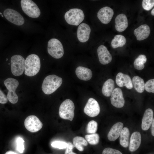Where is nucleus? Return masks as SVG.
Wrapping results in <instances>:
<instances>
[{
	"instance_id": "1",
	"label": "nucleus",
	"mask_w": 154,
	"mask_h": 154,
	"mask_svg": "<svg viewBox=\"0 0 154 154\" xmlns=\"http://www.w3.org/2000/svg\"><path fill=\"white\" fill-rule=\"evenodd\" d=\"M40 68V60L37 54H32L26 58L25 62V74L29 76L35 75Z\"/></svg>"
},
{
	"instance_id": "2",
	"label": "nucleus",
	"mask_w": 154,
	"mask_h": 154,
	"mask_svg": "<svg viewBox=\"0 0 154 154\" xmlns=\"http://www.w3.org/2000/svg\"><path fill=\"white\" fill-rule=\"evenodd\" d=\"M62 79L55 75L48 76L44 79L42 86L43 92L47 95L54 92L62 84Z\"/></svg>"
},
{
	"instance_id": "3",
	"label": "nucleus",
	"mask_w": 154,
	"mask_h": 154,
	"mask_svg": "<svg viewBox=\"0 0 154 154\" xmlns=\"http://www.w3.org/2000/svg\"><path fill=\"white\" fill-rule=\"evenodd\" d=\"M84 15L83 11L78 8H73L67 11L64 18L69 25L78 26L84 20Z\"/></svg>"
},
{
	"instance_id": "4",
	"label": "nucleus",
	"mask_w": 154,
	"mask_h": 154,
	"mask_svg": "<svg viewBox=\"0 0 154 154\" xmlns=\"http://www.w3.org/2000/svg\"><path fill=\"white\" fill-rule=\"evenodd\" d=\"M75 106L74 103L70 100L67 99L60 104L59 113L62 119L72 121L74 117Z\"/></svg>"
},
{
	"instance_id": "5",
	"label": "nucleus",
	"mask_w": 154,
	"mask_h": 154,
	"mask_svg": "<svg viewBox=\"0 0 154 154\" xmlns=\"http://www.w3.org/2000/svg\"><path fill=\"white\" fill-rule=\"evenodd\" d=\"M47 51L50 56L56 59L61 58L64 54V48L62 43L55 38H51L48 41Z\"/></svg>"
},
{
	"instance_id": "6",
	"label": "nucleus",
	"mask_w": 154,
	"mask_h": 154,
	"mask_svg": "<svg viewBox=\"0 0 154 154\" xmlns=\"http://www.w3.org/2000/svg\"><path fill=\"white\" fill-rule=\"evenodd\" d=\"M4 83L8 90L7 96L8 100L12 104H16L18 100L15 90L19 85V82L15 79L10 78L6 79Z\"/></svg>"
},
{
	"instance_id": "7",
	"label": "nucleus",
	"mask_w": 154,
	"mask_h": 154,
	"mask_svg": "<svg viewBox=\"0 0 154 154\" xmlns=\"http://www.w3.org/2000/svg\"><path fill=\"white\" fill-rule=\"evenodd\" d=\"M22 9L29 17L37 18L40 14V11L37 4L31 0H22L21 1Z\"/></svg>"
},
{
	"instance_id": "8",
	"label": "nucleus",
	"mask_w": 154,
	"mask_h": 154,
	"mask_svg": "<svg viewBox=\"0 0 154 154\" xmlns=\"http://www.w3.org/2000/svg\"><path fill=\"white\" fill-rule=\"evenodd\" d=\"M25 58L19 55L12 56L11 59V72L14 76H19L23 73L25 68Z\"/></svg>"
},
{
	"instance_id": "9",
	"label": "nucleus",
	"mask_w": 154,
	"mask_h": 154,
	"mask_svg": "<svg viewBox=\"0 0 154 154\" xmlns=\"http://www.w3.org/2000/svg\"><path fill=\"white\" fill-rule=\"evenodd\" d=\"M3 15L9 21L16 25L21 26L24 23L23 17L14 9L10 8L6 9L3 12Z\"/></svg>"
},
{
	"instance_id": "10",
	"label": "nucleus",
	"mask_w": 154,
	"mask_h": 154,
	"mask_svg": "<svg viewBox=\"0 0 154 154\" xmlns=\"http://www.w3.org/2000/svg\"><path fill=\"white\" fill-rule=\"evenodd\" d=\"M24 125L28 131L34 133L40 130L42 127L43 124L36 116L31 115L28 116L25 119Z\"/></svg>"
},
{
	"instance_id": "11",
	"label": "nucleus",
	"mask_w": 154,
	"mask_h": 154,
	"mask_svg": "<svg viewBox=\"0 0 154 154\" xmlns=\"http://www.w3.org/2000/svg\"><path fill=\"white\" fill-rule=\"evenodd\" d=\"M84 113L89 116L94 117L98 115L100 112L99 105L97 101L92 98H90L84 108Z\"/></svg>"
},
{
	"instance_id": "12",
	"label": "nucleus",
	"mask_w": 154,
	"mask_h": 154,
	"mask_svg": "<svg viewBox=\"0 0 154 154\" xmlns=\"http://www.w3.org/2000/svg\"><path fill=\"white\" fill-rule=\"evenodd\" d=\"M111 96V102L113 106L119 108L124 106L125 101L123 92L120 88H117L114 89Z\"/></svg>"
},
{
	"instance_id": "13",
	"label": "nucleus",
	"mask_w": 154,
	"mask_h": 154,
	"mask_svg": "<svg viewBox=\"0 0 154 154\" xmlns=\"http://www.w3.org/2000/svg\"><path fill=\"white\" fill-rule=\"evenodd\" d=\"M114 14L113 10L110 7L106 6L101 8L98 12L97 17L104 24H107L111 20Z\"/></svg>"
},
{
	"instance_id": "14",
	"label": "nucleus",
	"mask_w": 154,
	"mask_h": 154,
	"mask_svg": "<svg viewBox=\"0 0 154 154\" xmlns=\"http://www.w3.org/2000/svg\"><path fill=\"white\" fill-rule=\"evenodd\" d=\"M91 29L88 24L82 23L78 27L77 30V37L78 40L82 42L87 41L89 38Z\"/></svg>"
},
{
	"instance_id": "15",
	"label": "nucleus",
	"mask_w": 154,
	"mask_h": 154,
	"mask_svg": "<svg viewBox=\"0 0 154 154\" xmlns=\"http://www.w3.org/2000/svg\"><path fill=\"white\" fill-rule=\"evenodd\" d=\"M97 51L99 61L102 64H108L112 60V55L106 47L104 45H102L99 46Z\"/></svg>"
},
{
	"instance_id": "16",
	"label": "nucleus",
	"mask_w": 154,
	"mask_h": 154,
	"mask_svg": "<svg viewBox=\"0 0 154 154\" xmlns=\"http://www.w3.org/2000/svg\"><path fill=\"white\" fill-rule=\"evenodd\" d=\"M116 83L120 87L124 86L129 89L133 88L132 80L128 75L122 72H119L117 75L116 79Z\"/></svg>"
},
{
	"instance_id": "17",
	"label": "nucleus",
	"mask_w": 154,
	"mask_h": 154,
	"mask_svg": "<svg viewBox=\"0 0 154 154\" xmlns=\"http://www.w3.org/2000/svg\"><path fill=\"white\" fill-rule=\"evenodd\" d=\"M150 33L149 27L146 24L142 25L135 29L134 33L137 40H141L147 38Z\"/></svg>"
},
{
	"instance_id": "18",
	"label": "nucleus",
	"mask_w": 154,
	"mask_h": 154,
	"mask_svg": "<svg viewBox=\"0 0 154 154\" xmlns=\"http://www.w3.org/2000/svg\"><path fill=\"white\" fill-rule=\"evenodd\" d=\"M153 112L150 108L145 111L142 121L141 127L143 130L146 131L150 127L153 121Z\"/></svg>"
},
{
	"instance_id": "19",
	"label": "nucleus",
	"mask_w": 154,
	"mask_h": 154,
	"mask_svg": "<svg viewBox=\"0 0 154 154\" xmlns=\"http://www.w3.org/2000/svg\"><path fill=\"white\" fill-rule=\"evenodd\" d=\"M115 23L116 29L119 32L124 31L128 26L127 17L123 14H119L116 16L115 19Z\"/></svg>"
},
{
	"instance_id": "20",
	"label": "nucleus",
	"mask_w": 154,
	"mask_h": 154,
	"mask_svg": "<svg viewBox=\"0 0 154 154\" xmlns=\"http://www.w3.org/2000/svg\"><path fill=\"white\" fill-rule=\"evenodd\" d=\"M123 124L118 122L114 124L111 127L108 135V140L111 141L116 140L119 136L123 127Z\"/></svg>"
},
{
	"instance_id": "21",
	"label": "nucleus",
	"mask_w": 154,
	"mask_h": 154,
	"mask_svg": "<svg viewBox=\"0 0 154 154\" xmlns=\"http://www.w3.org/2000/svg\"><path fill=\"white\" fill-rule=\"evenodd\" d=\"M141 142V136L140 132L135 131L131 134L130 140L129 149L131 152H134L139 147Z\"/></svg>"
},
{
	"instance_id": "22",
	"label": "nucleus",
	"mask_w": 154,
	"mask_h": 154,
	"mask_svg": "<svg viewBox=\"0 0 154 154\" xmlns=\"http://www.w3.org/2000/svg\"><path fill=\"white\" fill-rule=\"evenodd\" d=\"M75 73L79 79L84 81L90 80L92 76V73L90 69L81 66H78L76 68Z\"/></svg>"
},
{
	"instance_id": "23",
	"label": "nucleus",
	"mask_w": 154,
	"mask_h": 154,
	"mask_svg": "<svg viewBox=\"0 0 154 154\" xmlns=\"http://www.w3.org/2000/svg\"><path fill=\"white\" fill-rule=\"evenodd\" d=\"M115 88V83L112 79H109L104 83L102 89V92L106 97L110 96Z\"/></svg>"
},
{
	"instance_id": "24",
	"label": "nucleus",
	"mask_w": 154,
	"mask_h": 154,
	"mask_svg": "<svg viewBox=\"0 0 154 154\" xmlns=\"http://www.w3.org/2000/svg\"><path fill=\"white\" fill-rule=\"evenodd\" d=\"M129 135L128 128L127 127L123 128L119 136L120 144L122 147L126 148L128 146Z\"/></svg>"
},
{
	"instance_id": "25",
	"label": "nucleus",
	"mask_w": 154,
	"mask_h": 154,
	"mask_svg": "<svg viewBox=\"0 0 154 154\" xmlns=\"http://www.w3.org/2000/svg\"><path fill=\"white\" fill-rule=\"evenodd\" d=\"M133 86L138 93H141L145 90V84L143 80L138 76H134L132 81Z\"/></svg>"
},
{
	"instance_id": "26",
	"label": "nucleus",
	"mask_w": 154,
	"mask_h": 154,
	"mask_svg": "<svg viewBox=\"0 0 154 154\" xmlns=\"http://www.w3.org/2000/svg\"><path fill=\"white\" fill-rule=\"evenodd\" d=\"M126 42V39L124 36L119 35H116L112 40L111 46L114 48L122 47L125 44Z\"/></svg>"
},
{
	"instance_id": "27",
	"label": "nucleus",
	"mask_w": 154,
	"mask_h": 154,
	"mask_svg": "<svg viewBox=\"0 0 154 154\" xmlns=\"http://www.w3.org/2000/svg\"><path fill=\"white\" fill-rule=\"evenodd\" d=\"M73 143L74 147L81 151L84 150V146H87L88 144L86 140L80 136L74 137L73 139Z\"/></svg>"
},
{
	"instance_id": "28",
	"label": "nucleus",
	"mask_w": 154,
	"mask_h": 154,
	"mask_svg": "<svg viewBox=\"0 0 154 154\" xmlns=\"http://www.w3.org/2000/svg\"><path fill=\"white\" fill-rule=\"evenodd\" d=\"M147 58L144 54H140L135 60L133 65L135 68L138 70H141L145 67L144 64L147 61Z\"/></svg>"
},
{
	"instance_id": "29",
	"label": "nucleus",
	"mask_w": 154,
	"mask_h": 154,
	"mask_svg": "<svg viewBox=\"0 0 154 154\" xmlns=\"http://www.w3.org/2000/svg\"><path fill=\"white\" fill-rule=\"evenodd\" d=\"M85 138L87 141L92 145H96L99 142L100 137L97 133L86 135L85 136Z\"/></svg>"
},
{
	"instance_id": "30",
	"label": "nucleus",
	"mask_w": 154,
	"mask_h": 154,
	"mask_svg": "<svg viewBox=\"0 0 154 154\" xmlns=\"http://www.w3.org/2000/svg\"><path fill=\"white\" fill-rule=\"evenodd\" d=\"M98 129L97 123L94 120H91L88 123L86 127V131L88 133H95Z\"/></svg>"
},
{
	"instance_id": "31",
	"label": "nucleus",
	"mask_w": 154,
	"mask_h": 154,
	"mask_svg": "<svg viewBox=\"0 0 154 154\" xmlns=\"http://www.w3.org/2000/svg\"><path fill=\"white\" fill-rule=\"evenodd\" d=\"M67 145V143L60 141H53L51 143L52 147L59 149H66Z\"/></svg>"
},
{
	"instance_id": "32",
	"label": "nucleus",
	"mask_w": 154,
	"mask_h": 154,
	"mask_svg": "<svg viewBox=\"0 0 154 154\" xmlns=\"http://www.w3.org/2000/svg\"><path fill=\"white\" fill-rule=\"evenodd\" d=\"M142 7L145 10L149 11L152 9L154 6V0H143L142 2Z\"/></svg>"
},
{
	"instance_id": "33",
	"label": "nucleus",
	"mask_w": 154,
	"mask_h": 154,
	"mask_svg": "<svg viewBox=\"0 0 154 154\" xmlns=\"http://www.w3.org/2000/svg\"><path fill=\"white\" fill-rule=\"evenodd\" d=\"M145 89L148 92L154 93V79H151L147 81L145 86Z\"/></svg>"
},
{
	"instance_id": "34",
	"label": "nucleus",
	"mask_w": 154,
	"mask_h": 154,
	"mask_svg": "<svg viewBox=\"0 0 154 154\" xmlns=\"http://www.w3.org/2000/svg\"><path fill=\"white\" fill-rule=\"evenodd\" d=\"M24 141L21 137H18L17 139V149L20 153H23L24 150Z\"/></svg>"
},
{
	"instance_id": "35",
	"label": "nucleus",
	"mask_w": 154,
	"mask_h": 154,
	"mask_svg": "<svg viewBox=\"0 0 154 154\" xmlns=\"http://www.w3.org/2000/svg\"><path fill=\"white\" fill-rule=\"evenodd\" d=\"M102 154H122L119 151L112 148H105L102 151Z\"/></svg>"
},
{
	"instance_id": "36",
	"label": "nucleus",
	"mask_w": 154,
	"mask_h": 154,
	"mask_svg": "<svg viewBox=\"0 0 154 154\" xmlns=\"http://www.w3.org/2000/svg\"><path fill=\"white\" fill-rule=\"evenodd\" d=\"M74 147V145L71 143L68 142L64 154H76L72 151Z\"/></svg>"
},
{
	"instance_id": "37",
	"label": "nucleus",
	"mask_w": 154,
	"mask_h": 154,
	"mask_svg": "<svg viewBox=\"0 0 154 154\" xmlns=\"http://www.w3.org/2000/svg\"><path fill=\"white\" fill-rule=\"evenodd\" d=\"M8 101V99L7 96L0 89V103L5 104Z\"/></svg>"
},
{
	"instance_id": "38",
	"label": "nucleus",
	"mask_w": 154,
	"mask_h": 154,
	"mask_svg": "<svg viewBox=\"0 0 154 154\" xmlns=\"http://www.w3.org/2000/svg\"><path fill=\"white\" fill-rule=\"evenodd\" d=\"M151 133L153 136H154V119H153L151 124Z\"/></svg>"
},
{
	"instance_id": "39",
	"label": "nucleus",
	"mask_w": 154,
	"mask_h": 154,
	"mask_svg": "<svg viewBox=\"0 0 154 154\" xmlns=\"http://www.w3.org/2000/svg\"><path fill=\"white\" fill-rule=\"evenodd\" d=\"M4 154H18L16 152L11 151H8L6 152Z\"/></svg>"
},
{
	"instance_id": "40",
	"label": "nucleus",
	"mask_w": 154,
	"mask_h": 154,
	"mask_svg": "<svg viewBox=\"0 0 154 154\" xmlns=\"http://www.w3.org/2000/svg\"><path fill=\"white\" fill-rule=\"evenodd\" d=\"M154 9L153 8L151 12V13L153 16L154 15Z\"/></svg>"
},
{
	"instance_id": "41",
	"label": "nucleus",
	"mask_w": 154,
	"mask_h": 154,
	"mask_svg": "<svg viewBox=\"0 0 154 154\" xmlns=\"http://www.w3.org/2000/svg\"><path fill=\"white\" fill-rule=\"evenodd\" d=\"M0 14H1V15H2V13H1V12H0Z\"/></svg>"
}]
</instances>
